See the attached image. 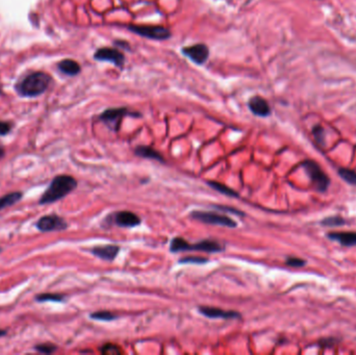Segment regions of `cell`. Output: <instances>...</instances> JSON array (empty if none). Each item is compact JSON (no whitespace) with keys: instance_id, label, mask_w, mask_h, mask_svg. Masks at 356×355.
Here are the masks:
<instances>
[{"instance_id":"cell-1","label":"cell","mask_w":356,"mask_h":355,"mask_svg":"<svg viewBox=\"0 0 356 355\" xmlns=\"http://www.w3.org/2000/svg\"><path fill=\"white\" fill-rule=\"evenodd\" d=\"M76 187L77 182L74 177L69 175H58L54 177L50 186L41 197L39 203L42 205L53 203L67 196Z\"/></svg>"},{"instance_id":"cell-2","label":"cell","mask_w":356,"mask_h":355,"mask_svg":"<svg viewBox=\"0 0 356 355\" xmlns=\"http://www.w3.org/2000/svg\"><path fill=\"white\" fill-rule=\"evenodd\" d=\"M51 77L45 72H35L26 76L17 86V91L24 97H37L49 86Z\"/></svg>"},{"instance_id":"cell-3","label":"cell","mask_w":356,"mask_h":355,"mask_svg":"<svg viewBox=\"0 0 356 355\" xmlns=\"http://www.w3.org/2000/svg\"><path fill=\"white\" fill-rule=\"evenodd\" d=\"M171 252H184V251H203L207 253H216L224 250L222 244L214 240H204L196 244H190L183 238H174L170 244Z\"/></svg>"},{"instance_id":"cell-4","label":"cell","mask_w":356,"mask_h":355,"mask_svg":"<svg viewBox=\"0 0 356 355\" xmlns=\"http://www.w3.org/2000/svg\"><path fill=\"white\" fill-rule=\"evenodd\" d=\"M191 217L194 220H197L199 222L205 223V224H212L217 226H223L228 228H234L236 227V222L229 218L228 216L212 213V212H204V211H193L191 213Z\"/></svg>"},{"instance_id":"cell-5","label":"cell","mask_w":356,"mask_h":355,"mask_svg":"<svg viewBox=\"0 0 356 355\" xmlns=\"http://www.w3.org/2000/svg\"><path fill=\"white\" fill-rule=\"evenodd\" d=\"M303 167L306 170V173L308 174L309 179L312 180L314 186L318 191L325 192L327 190V188L330 185V181L328 176L326 175V173L321 169V167L317 163L313 161H307L303 163Z\"/></svg>"},{"instance_id":"cell-6","label":"cell","mask_w":356,"mask_h":355,"mask_svg":"<svg viewBox=\"0 0 356 355\" xmlns=\"http://www.w3.org/2000/svg\"><path fill=\"white\" fill-rule=\"evenodd\" d=\"M131 32L153 40H166L170 38L171 33L169 29L163 27V26H136L131 25L128 27Z\"/></svg>"},{"instance_id":"cell-7","label":"cell","mask_w":356,"mask_h":355,"mask_svg":"<svg viewBox=\"0 0 356 355\" xmlns=\"http://www.w3.org/2000/svg\"><path fill=\"white\" fill-rule=\"evenodd\" d=\"M37 228L40 231L47 232V231H61L68 227L66 221L58 217L56 215H50V216H44L37 222Z\"/></svg>"},{"instance_id":"cell-8","label":"cell","mask_w":356,"mask_h":355,"mask_svg":"<svg viewBox=\"0 0 356 355\" xmlns=\"http://www.w3.org/2000/svg\"><path fill=\"white\" fill-rule=\"evenodd\" d=\"M127 114L128 110L126 108H109L100 115L99 119L103 121L106 125H108L109 128L117 131L119 127H120V123L123 119V117Z\"/></svg>"},{"instance_id":"cell-9","label":"cell","mask_w":356,"mask_h":355,"mask_svg":"<svg viewBox=\"0 0 356 355\" xmlns=\"http://www.w3.org/2000/svg\"><path fill=\"white\" fill-rule=\"evenodd\" d=\"M109 218L110 223L123 228H131L141 224V218L132 212L127 211L114 213V215H110Z\"/></svg>"},{"instance_id":"cell-10","label":"cell","mask_w":356,"mask_h":355,"mask_svg":"<svg viewBox=\"0 0 356 355\" xmlns=\"http://www.w3.org/2000/svg\"><path fill=\"white\" fill-rule=\"evenodd\" d=\"M94 57L97 61H102V62H109L115 64L118 67H122L124 63V55L121 51H119L117 49L104 47L100 48L96 51L94 54Z\"/></svg>"},{"instance_id":"cell-11","label":"cell","mask_w":356,"mask_h":355,"mask_svg":"<svg viewBox=\"0 0 356 355\" xmlns=\"http://www.w3.org/2000/svg\"><path fill=\"white\" fill-rule=\"evenodd\" d=\"M199 313L202 314L203 316L211 318V319H225V320H230V319H239L241 318V315L234 312V310H225L222 308L218 307H211V306H200Z\"/></svg>"},{"instance_id":"cell-12","label":"cell","mask_w":356,"mask_h":355,"mask_svg":"<svg viewBox=\"0 0 356 355\" xmlns=\"http://www.w3.org/2000/svg\"><path fill=\"white\" fill-rule=\"evenodd\" d=\"M183 52L196 64H203L210 55L209 48L204 44H196L190 47H186L183 49Z\"/></svg>"},{"instance_id":"cell-13","label":"cell","mask_w":356,"mask_h":355,"mask_svg":"<svg viewBox=\"0 0 356 355\" xmlns=\"http://www.w3.org/2000/svg\"><path fill=\"white\" fill-rule=\"evenodd\" d=\"M91 251L95 256L107 261H112L117 257L118 253L120 252V247L117 245H103L96 246Z\"/></svg>"},{"instance_id":"cell-14","label":"cell","mask_w":356,"mask_h":355,"mask_svg":"<svg viewBox=\"0 0 356 355\" xmlns=\"http://www.w3.org/2000/svg\"><path fill=\"white\" fill-rule=\"evenodd\" d=\"M249 108L254 115L259 116V117H266V116H269L271 113V108H270L269 103L259 96H255V97L250 99Z\"/></svg>"},{"instance_id":"cell-15","label":"cell","mask_w":356,"mask_h":355,"mask_svg":"<svg viewBox=\"0 0 356 355\" xmlns=\"http://www.w3.org/2000/svg\"><path fill=\"white\" fill-rule=\"evenodd\" d=\"M328 238L343 246H356V232H331L328 233Z\"/></svg>"},{"instance_id":"cell-16","label":"cell","mask_w":356,"mask_h":355,"mask_svg":"<svg viewBox=\"0 0 356 355\" xmlns=\"http://www.w3.org/2000/svg\"><path fill=\"white\" fill-rule=\"evenodd\" d=\"M135 153L141 158L154 160V161H159V162H165L163 156L159 151H157L154 148L148 147V146H139L135 150Z\"/></svg>"},{"instance_id":"cell-17","label":"cell","mask_w":356,"mask_h":355,"mask_svg":"<svg viewBox=\"0 0 356 355\" xmlns=\"http://www.w3.org/2000/svg\"><path fill=\"white\" fill-rule=\"evenodd\" d=\"M57 67L59 71L70 76H75L80 72L79 64L73 60H69V58L59 62Z\"/></svg>"},{"instance_id":"cell-18","label":"cell","mask_w":356,"mask_h":355,"mask_svg":"<svg viewBox=\"0 0 356 355\" xmlns=\"http://www.w3.org/2000/svg\"><path fill=\"white\" fill-rule=\"evenodd\" d=\"M22 198L21 192H13L8 195H5L4 197L0 198V211L8 208V206H12L18 201H20Z\"/></svg>"},{"instance_id":"cell-19","label":"cell","mask_w":356,"mask_h":355,"mask_svg":"<svg viewBox=\"0 0 356 355\" xmlns=\"http://www.w3.org/2000/svg\"><path fill=\"white\" fill-rule=\"evenodd\" d=\"M207 185H209L212 189L216 190L217 192H220L221 194L223 195H226L228 197H237L239 196V194H237L235 191H233L232 189L228 188L227 186L221 184V183H218V182H207Z\"/></svg>"},{"instance_id":"cell-20","label":"cell","mask_w":356,"mask_h":355,"mask_svg":"<svg viewBox=\"0 0 356 355\" xmlns=\"http://www.w3.org/2000/svg\"><path fill=\"white\" fill-rule=\"evenodd\" d=\"M339 175L342 177V179L353 186H356V172L351 170V169H346V168H342L339 170Z\"/></svg>"},{"instance_id":"cell-21","label":"cell","mask_w":356,"mask_h":355,"mask_svg":"<svg viewBox=\"0 0 356 355\" xmlns=\"http://www.w3.org/2000/svg\"><path fill=\"white\" fill-rule=\"evenodd\" d=\"M36 300L39 302H45V301H53V302H61L64 300V296L59 294H51V293H46V294H41L38 295L36 297Z\"/></svg>"},{"instance_id":"cell-22","label":"cell","mask_w":356,"mask_h":355,"mask_svg":"<svg viewBox=\"0 0 356 355\" xmlns=\"http://www.w3.org/2000/svg\"><path fill=\"white\" fill-rule=\"evenodd\" d=\"M91 318L94 319V320H97V321L109 322V321H114V320L118 319V316H116L115 314H113V313H110V312L103 310V312H96V313H93V314L91 315Z\"/></svg>"},{"instance_id":"cell-23","label":"cell","mask_w":356,"mask_h":355,"mask_svg":"<svg viewBox=\"0 0 356 355\" xmlns=\"http://www.w3.org/2000/svg\"><path fill=\"white\" fill-rule=\"evenodd\" d=\"M35 349L41 353H45V354H51L53 353L54 351H56L57 347L53 344H50V343H44V344H40V345H37L35 347Z\"/></svg>"},{"instance_id":"cell-24","label":"cell","mask_w":356,"mask_h":355,"mask_svg":"<svg viewBox=\"0 0 356 355\" xmlns=\"http://www.w3.org/2000/svg\"><path fill=\"white\" fill-rule=\"evenodd\" d=\"M100 351L103 354H120V353H122L121 348L118 347L117 345H114V344H105L104 346H102Z\"/></svg>"},{"instance_id":"cell-25","label":"cell","mask_w":356,"mask_h":355,"mask_svg":"<svg viewBox=\"0 0 356 355\" xmlns=\"http://www.w3.org/2000/svg\"><path fill=\"white\" fill-rule=\"evenodd\" d=\"M322 224L326 226H340L345 224V220L341 217H329L324 219L322 221Z\"/></svg>"},{"instance_id":"cell-26","label":"cell","mask_w":356,"mask_h":355,"mask_svg":"<svg viewBox=\"0 0 356 355\" xmlns=\"http://www.w3.org/2000/svg\"><path fill=\"white\" fill-rule=\"evenodd\" d=\"M209 259L205 257H201V256H188V257H184L180 260V262L182 263H204L207 262Z\"/></svg>"},{"instance_id":"cell-27","label":"cell","mask_w":356,"mask_h":355,"mask_svg":"<svg viewBox=\"0 0 356 355\" xmlns=\"http://www.w3.org/2000/svg\"><path fill=\"white\" fill-rule=\"evenodd\" d=\"M285 262L287 265H291V267H296V268L303 267V265L306 263L305 260L298 258V257H287Z\"/></svg>"},{"instance_id":"cell-28","label":"cell","mask_w":356,"mask_h":355,"mask_svg":"<svg viewBox=\"0 0 356 355\" xmlns=\"http://www.w3.org/2000/svg\"><path fill=\"white\" fill-rule=\"evenodd\" d=\"M12 129V124L10 122L0 121V136L8 135Z\"/></svg>"},{"instance_id":"cell-29","label":"cell","mask_w":356,"mask_h":355,"mask_svg":"<svg viewBox=\"0 0 356 355\" xmlns=\"http://www.w3.org/2000/svg\"><path fill=\"white\" fill-rule=\"evenodd\" d=\"M323 129L321 127H315L314 128V135H315V138L316 140L318 141V143H321L323 141Z\"/></svg>"},{"instance_id":"cell-30","label":"cell","mask_w":356,"mask_h":355,"mask_svg":"<svg viewBox=\"0 0 356 355\" xmlns=\"http://www.w3.org/2000/svg\"><path fill=\"white\" fill-rule=\"evenodd\" d=\"M216 209H218V210H223V211H226V212H233L235 215H241V216H243V213H242V212H239L237 210H233V209H229V208H223V206H216Z\"/></svg>"},{"instance_id":"cell-31","label":"cell","mask_w":356,"mask_h":355,"mask_svg":"<svg viewBox=\"0 0 356 355\" xmlns=\"http://www.w3.org/2000/svg\"><path fill=\"white\" fill-rule=\"evenodd\" d=\"M4 157H5V149L2 146H0V160H2Z\"/></svg>"},{"instance_id":"cell-32","label":"cell","mask_w":356,"mask_h":355,"mask_svg":"<svg viewBox=\"0 0 356 355\" xmlns=\"http://www.w3.org/2000/svg\"><path fill=\"white\" fill-rule=\"evenodd\" d=\"M6 335H7V331H6V330H2V329H0V338L5 337Z\"/></svg>"},{"instance_id":"cell-33","label":"cell","mask_w":356,"mask_h":355,"mask_svg":"<svg viewBox=\"0 0 356 355\" xmlns=\"http://www.w3.org/2000/svg\"><path fill=\"white\" fill-rule=\"evenodd\" d=\"M2 251H3V250H2V248H0V252H2Z\"/></svg>"}]
</instances>
